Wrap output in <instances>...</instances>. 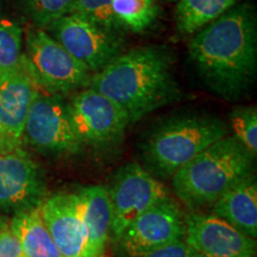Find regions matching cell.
I'll list each match as a JSON object with an SVG mask.
<instances>
[{
  "instance_id": "cell-18",
  "label": "cell",
  "mask_w": 257,
  "mask_h": 257,
  "mask_svg": "<svg viewBox=\"0 0 257 257\" xmlns=\"http://www.w3.org/2000/svg\"><path fill=\"white\" fill-rule=\"evenodd\" d=\"M239 0H179L176 27L182 34H193L206 27L237 5Z\"/></svg>"
},
{
  "instance_id": "cell-19",
  "label": "cell",
  "mask_w": 257,
  "mask_h": 257,
  "mask_svg": "<svg viewBox=\"0 0 257 257\" xmlns=\"http://www.w3.org/2000/svg\"><path fill=\"white\" fill-rule=\"evenodd\" d=\"M112 10L121 27L141 32L152 27L159 8L155 0H112Z\"/></svg>"
},
{
  "instance_id": "cell-21",
  "label": "cell",
  "mask_w": 257,
  "mask_h": 257,
  "mask_svg": "<svg viewBox=\"0 0 257 257\" xmlns=\"http://www.w3.org/2000/svg\"><path fill=\"white\" fill-rule=\"evenodd\" d=\"M22 35L17 24L0 22V72L16 68L23 60Z\"/></svg>"
},
{
  "instance_id": "cell-15",
  "label": "cell",
  "mask_w": 257,
  "mask_h": 257,
  "mask_svg": "<svg viewBox=\"0 0 257 257\" xmlns=\"http://www.w3.org/2000/svg\"><path fill=\"white\" fill-rule=\"evenodd\" d=\"M214 216L246 236L257 237V181L255 173L240 180L212 205Z\"/></svg>"
},
{
  "instance_id": "cell-26",
  "label": "cell",
  "mask_w": 257,
  "mask_h": 257,
  "mask_svg": "<svg viewBox=\"0 0 257 257\" xmlns=\"http://www.w3.org/2000/svg\"><path fill=\"white\" fill-rule=\"evenodd\" d=\"M0 153H10L8 150V148H6L4 141H3L2 136H0Z\"/></svg>"
},
{
  "instance_id": "cell-22",
  "label": "cell",
  "mask_w": 257,
  "mask_h": 257,
  "mask_svg": "<svg viewBox=\"0 0 257 257\" xmlns=\"http://www.w3.org/2000/svg\"><path fill=\"white\" fill-rule=\"evenodd\" d=\"M234 135L252 155L257 153V111L255 106L237 107L231 113Z\"/></svg>"
},
{
  "instance_id": "cell-25",
  "label": "cell",
  "mask_w": 257,
  "mask_h": 257,
  "mask_svg": "<svg viewBox=\"0 0 257 257\" xmlns=\"http://www.w3.org/2000/svg\"><path fill=\"white\" fill-rule=\"evenodd\" d=\"M192 252L193 250L181 239L141 257H188Z\"/></svg>"
},
{
  "instance_id": "cell-2",
  "label": "cell",
  "mask_w": 257,
  "mask_h": 257,
  "mask_svg": "<svg viewBox=\"0 0 257 257\" xmlns=\"http://www.w3.org/2000/svg\"><path fill=\"white\" fill-rule=\"evenodd\" d=\"M88 83L119 105L130 124L181 96L169 54L160 47L136 48L120 54Z\"/></svg>"
},
{
  "instance_id": "cell-14",
  "label": "cell",
  "mask_w": 257,
  "mask_h": 257,
  "mask_svg": "<svg viewBox=\"0 0 257 257\" xmlns=\"http://www.w3.org/2000/svg\"><path fill=\"white\" fill-rule=\"evenodd\" d=\"M40 211L62 257H89L87 230L78 193L60 192L44 198Z\"/></svg>"
},
{
  "instance_id": "cell-1",
  "label": "cell",
  "mask_w": 257,
  "mask_h": 257,
  "mask_svg": "<svg viewBox=\"0 0 257 257\" xmlns=\"http://www.w3.org/2000/svg\"><path fill=\"white\" fill-rule=\"evenodd\" d=\"M189 57L214 94L236 100L255 82L257 19L249 3L234 5L191 41Z\"/></svg>"
},
{
  "instance_id": "cell-16",
  "label": "cell",
  "mask_w": 257,
  "mask_h": 257,
  "mask_svg": "<svg viewBox=\"0 0 257 257\" xmlns=\"http://www.w3.org/2000/svg\"><path fill=\"white\" fill-rule=\"evenodd\" d=\"M83 221L87 230L89 257H104L111 237L112 208L108 189L102 185H92L79 189Z\"/></svg>"
},
{
  "instance_id": "cell-7",
  "label": "cell",
  "mask_w": 257,
  "mask_h": 257,
  "mask_svg": "<svg viewBox=\"0 0 257 257\" xmlns=\"http://www.w3.org/2000/svg\"><path fill=\"white\" fill-rule=\"evenodd\" d=\"M107 189L112 208L111 238L114 242L144 211L170 197L168 188L136 162L121 167Z\"/></svg>"
},
{
  "instance_id": "cell-24",
  "label": "cell",
  "mask_w": 257,
  "mask_h": 257,
  "mask_svg": "<svg viewBox=\"0 0 257 257\" xmlns=\"http://www.w3.org/2000/svg\"><path fill=\"white\" fill-rule=\"evenodd\" d=\"M0 257H24L21 243L10 223H0Z\"/></svg>"
},
{
  "instance_id": "cell-27",
  "label": "cell",
  "mask_w": 257,
  "mask_h": 257,
  "mask_svg": "<svg viewBox=\"0 0 257 257\" xmlns=\"http://www.w3.org/2000/svg\"><path fill=\"white\" fill-rule=\"evenodd\" d=\"M188 257H212V256H208V255H205V253H201V252H197V251H193L191 255Z\"/></svg>"
},
{
  "instance_id": "cell-23",
  "label": "cell",
  "mask_w": 257,
  "mask_h": 257,
  "mask_svg": "<svg viewBox=\"0 0 257 257\" xmlns=\"http://www.w3.org/2000/svg\"><path fill=\"white\" fill-rule=\"evenodd\" d=\"M75 0H28L31 18L38 27H48L57 19L72 14Z\"/></svg>"
},
{
  "instance_id": "cell-5",
  "label": "cell",
  "mask_w": 257,
  "mask_h": 257,
  "mask_svg": "<svg viewBox=\"0 0 257 257\" xmlns=\"http://www.w3.org/2000/svg\"><path fill=\"white\" fill-rule=\"evenodd\" d=\"M23 141L42 154L74 156L83 150L69 102L60 94L38 91L28 112Z\"/></svg>"
},
{
  "instance_id": "cell-11",
  "label": "cell",
  "mask_w": 257,
  "mask_h": 257,
  "mask_svg": "<svg viewBox=\"0 0 257 257\" xmlns=\"http://www.w3.org/2000/svg\"><path fill=\"white\" fill-rule=\"evenodd\" d=\"M185 227L184 240L193 251L212 257L256 256V238L240 232L213 213L193 211L185 214Z\"/></svg>"
},
{
  "instance_id": "cell-6",
  "label": "cell",
  "mask_w": 257,
  "mask_h": 257,
  "mask_svg": "<svg viewBox=\"0 0 257 257\" xmlns=\"http://www.w3.org/2000/svg\"><path fill=\"white\" fill-rule=\"evenodd\" d=\"M24 54L37 87L50 94H66L89 82V70L42 29H30Z\"/></svg>"
},
{
  "instance_id": "cell-4",
  "label": "cell",
  "mask_w": 257,
  "mask_h": 257,
  "mask_svg": "<svg viewBox=\"0 0 257 257\" xmlns=\"http://www.w3.org/2000/svg\"><path fill=\"white\" fill-rule=\"evenodd\" d=\"M229 135L219 118L207 114H187L170 118L150 131L143 144V156L150 169L161 178L173 174Z\"/></svg>"
},
{
  "instance_id": "cell-20",
  "label": "cell",
  "mask_w": 257,
  "mask_h": 257,
  "mask_svg": "<svg viewBox=\"0 0 257 257\" xmlns=\"http://www.w3.org/2000/svg\"><path fill=\"white\" fill-rule=\"evenodd\" d=\"M72 14L114 35L123 30L112 10V0H75Z\"/></svg>"
},
{
  "instance_id": "cell-8",
  "label": "cell",
  "mask_w": 257,
  "mask_h": 257,
  "mask_svg": "<svg viewBox=\"0 0 257 257\" xmlns=\"http://www.w3.org/2000/svg\"><path fill=\"white\" fill-rule=\"evenodd\" d=\"M69 107L74 126L85 147L105 149L117 146L130 124L119 105L91 87L74 96Z\"/></svg>"
},
{
  "instance_id": "cell-10",
  "label": "cell",
  "mask_w": 257,
  "mask_h": 257,
  "mask_svg": "<svg viewBox=\"0 0 257 257\" xmlns=\"http://www.w3.org/2000/svg\"><path fill=\"white\" fill-rule=\"evenodd\" d=\"M50 36L91 73H99L120 55L117 35L99 28L78 15H67L47 27Z\"/></svg>"
},
{
  "instance_id": "cell-17",
  "label": "cell",
  "mask_w": 257,
  "mask_h": 257,
  "mask_svg": "<svg viewBox=\"0 0 257 257\" xmlns=\"http://www.w3.org/2000/svg\"><path fill=\"white\" fill-rule=\"evenodd\" d=\"M24 257H62L42 219L40 206L17 212L10 221Z\"/></svg>"
},
{
  "instance_id": "cell-28",
  "label": "cell",
  "mask_w": 257,
  "mask_h": 257,
  "mask_svg": "<svg viewBox=\"0 0 257 257\" xmlns=\"http://www.w3.org/2000/svg\"><path fill=\"white\" fill-rule=\"evenodd\" d=\"M168 2H172L173 3V2H178V0H168Z\"/></svg>"
},
{
  "instance_id": "cell-3",
  "label": "cell",
  "mask_w": 257,
  "mask_h": 257,
  "mask_svg": "<svg viewBox=\"0 0 257 257\" xmlns=\"http://www.w3.org/2000/svg\"><path fill=\"white\" fill-rule=\"evenodd\" d=\"M255 157L238 138L227 135L176 170L173 189L192 210L212 206L230 187L253 174Z\"/></svg>"
},
{
  "instance_id": "cell-9",
  "label": "cell",
  "mask_w": 257,
  "mask_h": 257,
  "mask_svg": "<svg viewBox=\"0 0 257 257\" xmlns=\"http://www.w3.org/2000/svg\"><path fill=\"white\" fill-rule=\"evenodd\" d=\"M185 230L184 212L168 197L138 216L117 243L125 257H141L184 239Z\"/></svg>"
},
{
  "instance_id": "cell-13",
  "label": "cell",
  "mask_w": 257,
  "mask_h": 257,
  "mask_svg": "<svg viewBox=\"0 0 257 257\" xmlns=\"http://www.w3.org/2000/svg\"><path fill=\"white\" fill-rule=\"evenodd\" d=\"M46 184L36 163L19 148L0 153V210L17 212L40 206Z\"/></svg>"
},
{
  "instance_id": "cell-12",
  "label": "cell",
  "mask_w": 257,
  "mask_h": 257,
  "mask_svg": "<svg viewBox=\"0 0 257 257\" xmlns=\"http://www.w3.org/2000/svg\"><path fill=\"white\" fill-rule=\"evenodd\" d=\"M38 91L24 55L16 68L0 72V136L9 152L21 148L28 112Z\"/></svg>"
}]
</instances>
